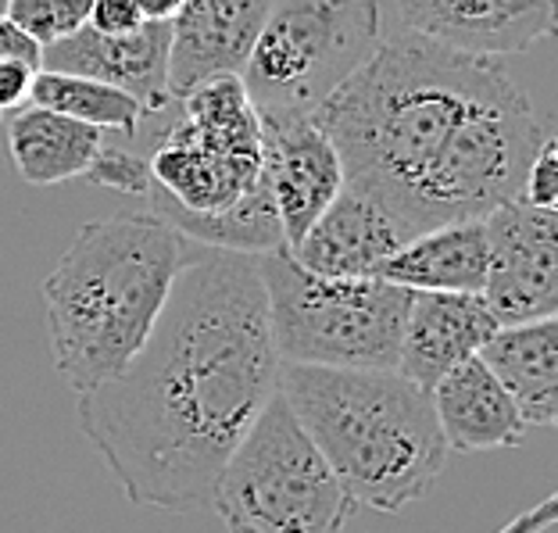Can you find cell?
I'll return each instance as SVG.
<instances>
[{
    "instance_id": "cell-1",
    "label": "cell",
    "mask_w": 558,
    "mask_h": 533,
    "mask_svg": "<svg viewBox=\"0 0 558 533\" xmlns=\"http://www.w3.org/2000/svg\"><path fill=\"white\" fill-rule=\"evenodd\" d=\"M276 379L258 258L208 251L175 276L136 359L75 401V412L125 501L197 512L276 398Z\"/></svg>"
},
{
    "instance_id": "cell-2",
    "label": "cell",
    "mask_w": 558,
    "mask_h": 533,
    "mask_svg": "<svg viewBox=\"0 0 558 533\" xmlns=\"http://www.w3.org/2000/svg\"><path fill=\"white\" fill-rule=\"evenodd\" d=\"M501 61L465 58L412 33H390L315 116L344 183L384 205L412 237L451 140L494 83Z\"/></svg>"
},
{
    "instance_id": "cell-3",
    "label": "cell",
    "mask_w": 558,
    "mask_h": 533,
    "mask_svg": "<svg viewBox=\"0 0 558 533\" xmlns=\"http://www.w3.org/2000/svg\"><path fill=\"white\" fill-rule=\"evenodd\" d=\"M186 262V240L150 211L83 222L40 287L50 354L75 398L136 359Z\"/></svg>"
},
{
    "instance_id": "cell-4",
    "label": "cell",
    "mask_w": 558,
    "mask_h": 533,
    "mask_svg": "<svg viewBox=\"0 0 558 533\" xmlns=\"http://www.w3.org/2000/svg\"><path fill=\"white\" fill-rule=\"evenodd\" d=\"M276 395L354 505L395 516L448 465L429 395L398 373L279 365Z\"/></svg>"
},
{
    "instance_id": "cell-5",
    "label": "cell",
    "mask_w": 558,
    "mask_h": 533,
    "mask_svg": "<svg viewBox=\"0 0 558 533\" xmlns=\"http://www.w3.org/2000/svg\"><path fill=\"white\" fill-rule=\"evenodd\" d=\"M279 365L398 373L412 290L384 279H323L287 251L258 258Z\"/></svg>"
},
{
    "instance_id": "cell-6",
    "label": "cell",
    "mask_w": 558,
    "mask_h": 533,
    "mask_svg": "<svg viewBox=\"0 0 558 533\" xmlns=\"http://www.w3.org/2000/svg\"><path fill=\"white\" fill-rule=\"evenodd\" d=\"M208 505L230 533H344L354 512L279 395L222 465Z\"/></svg>"
},
{
    "instance_id": "cell-7",
    "label": "cell",
    "mask_w": 558,
    "mask_h": 533,
    "mask_svg": "<svg viewBox=\"0 0 558 533\" xmlns=\"http://www.w3.org/2000/svg\"><path fill=\"white\" fill-rule=\"evenodd\" d=\"M379 40L373 0H276L240 83L258 119H315Z\"/></svg>"
},
{
    "instance_id": "cell-8",
    "label": "cell",
    "mask_w": 558,
    "mask_h": 533,
    "mask_svg": "<svg viewBox=\"0 0 558 533\" xmlns=\"http://www.w3.org/2000/svg\"><path fill=\"white\" fill-rule=\"evenodd\" d=\"M180 105L147 158L150 215L215 219L262 183V119L240 80L205 83Z\"/></svg>"
},
{
    "instance_id": "cell-9",
    "label": "cell",
    "mask_w": 558,
    "mask_h": 533,
    "mask_svg": "<svg viewBox=\"0 0 558 533\" xmlns=\"http://www.w3.org/2000/svg\"><path fill=\"white\" fill-rule=\"evenodd\" d=\"M487 283L484 298L498 326L555 319L558 312V215L519 201L484 219Z\"/></svg>"
},
{
    "instance_id": "cell-10",
    "label": "cell",
    "mask_w": 558,
    "mask_h": 533,
    "mask_svg": "<svg viewBox=\"0 0 558 533\" xmlns=\"http://www.w3.org/2000/svg\"><path fill=\"white\" fill-rule=\"evenodd\" d=\"M262 180L272 197L283 247L294 251L344 190V169L315 119H262Z\"/></svg>"
},
{
    "instance_id": "cell-11",
    "label": "cell",
    "mask_w": 558,
    "mask_h": 533,
    "mask_svg": "<svg viewBox=\"0 0 558 533\" xmlns=\"http://www.w3.org/2000/svg\"><path fill=\"white\" fill-rule=\"evenodd\" d=\"M401 29L465 58L501 61L555 33L551 0H404Z\"/></svg>"
},
{
    "instance_id": "cell-12",
    "label": "cell",
    "mask_w": 558,
    "mask_h": 533,
    "mask_svg": "<svg viewBox=\"0 0 558 533\" xmlns=\"http://www.w3.org/2000/svg\"><path fill=\"white\" fill-rule=\"evenodd\" d=\"M272 0H183L169 22V100H183L215 80H240Z\"/></svg>"
},
{
    "instance_id": "cell-13",
    "label": "cell",
    "mask_w": 558,
    "mask_h": 533,
    "mask_svg": "<svg viewBox=\"0 0 558 533\" xmlns=\"http://www.w3.org/2000/svg\"><path fill=\"white\" fill-rule=\"evenodd\" d=\"M412 240L415 237L384 205L344 183L333 205L287 255L298 269L323 279H376V272Z\"/></svg>"
},
{
    "instance_id": "cell-14",
    "label": "cell",
    "mask_w": 558,
    "mask_h": 533,
    "mask_svg": "<svg viewBox=\"0 0 558 533\" xmlns=\"http://www.w3.org/2000/svg\"><path fill=\"white\" fill-rule=\"evenodd\" d=\"M44 72L80 75L100 86H111L133 97L147 119L161 116L172 105L165 90V69H169V25H144L133 36H97L90 25L69 36L40 54Z\"/></svg>"
},
{
    "instance_id": "cell-15",
    "label": "cell",
    "mask_w": 558,
    "mask_h": 533,
    "mask_svg": "<svg viewBox=\"0 0 558 533\" xmlns=\"http://www.w3.org/2000/svg\"><path fill=\"white\" fill-rule=\"evenodd\" d=\"M498 329L480 294H412L398 376L429 395L444 376L476 359Z\"/></svg>"
},
{
    "instance_id": "cell-16",
    "label": "cell",
    "mask_w": 558,
    "mask_h": 533,
    "mask_svg": "<svg viewBox=\"0 0 558 533\" xmlns=\"http://www.w3.org/2000/svg\"><path fill=\"white\" fill-rule=\"evenodd\" d=\"M440 437L448 451H494L519 448L530 437V426L494 379L484 362L469 359L454 373H448L429 390Z\"/></svg>"
},
{
    "instance_id": "cell-17",
    "label": "cell",
    "mask_w": 558,
    "mask_h": 533,
    "mask_svg": "<svg viewBox=\"0 0 558 533\" xmlns=\"http://www.w3.org/2000/svg\"><path fill=\"white\" fill-rule=\"evenodd\" d=\"M498 379L526 426H555L558 419V315L501 326L476 354Z\"/></svg>"
},
{
    "instance_id": "cell-18",
    "label": "cell",
    "mask_w": 558,
    "mask_h": 533,
    "mask_svg": "<svg viewBox=\"0 0 558 533\" xmlns=\"http://www.w3.org/2000/svg\"><path fill=\"white\" fill-rule=\"evenodd\" d=\"M376 279L412 294H484L487 233L480 222H454L404 244Z\"/></svg>"
},
{
    "instance_id": "cell-19",
    "label": "cell",
    "mask_w": 558,
    "mask_h": 533,
    "mask_svg": "<svg viewBox=\"0 0 558 533\" xmlns=\"http://www.w3.org/2000/svg\"><path fill=\"white\" fill-rule=\"evenodd\" d=\"M100 150H105V133L44 108H22L8 130L11 165L29 186L80 180L90 172Z\"/></svg>"
},
{
    "instance_id": "cell-20",
    "label": "cell",
    "mask_w": 558,
    "mask_h": 533,
    "mask_svg": "<svg viewBox=\"0 0 558 533\" xmlns=\"http://www.w3.org/2000/svg\"><path fill=\"white\" fill-rule=\"evenodd\" d=\"M29 108L54 111L61 119L83 122L90 130L105 133L116 130L133 136L144 122V108L133 97H125L111 86H100L94 80H80V75H61V72H36L33 90H29Z\"/></svg>"
},
{
    "instance_id": "cell-21",
    "label": "cell",
    "mask_w": 558,
    "mask_h": 533,
    "mask_svg": "<svg viewBox=\"0 0 558 533\" xmlns=\"http://www.w3.org/2000/svg\"><path fill=\"white\" fill-rule=\"evenodd\" d=\"M90 8L94 0H8V19L47 50L80 33L90 22Z\"/></svg>"
},
{
    "instance_id": "cell-22",
    "label": "cell",
    "mask_w": 558,
    "mask_h": 533,
    "mask_svg": "<svg viewBox=\"0 0 558 533\" xmlns=\"http://www.w3.org/2000/svg\"><path fill=\"white\" fill-rule=\"evenodd\" d=\"M86 180L97 183V186H111L119 194H144L150 190V175H147V158L133 155V150H119V147H108L97 155V161L90 165Z\"/></svg>"
},
{
    "instance_id": "cell-23",
    "label": "cell",
    "mask_w": 558,
    "mask_h": 533,
    "mask_svg": "<svg viewBox=\"0 0 558 533\" xmlns=\"http://www.w3.org/2000/svg\"><path fill=\"white\" fill-rule=\"evenodd\" d=\"M555 136L548 133L541 140L534 161L526 165L523 172V183H519V205L526 208H541V211H555V201H558V161H555Z\"/></svg>"
},
{
    "instance_id": "cell-24",
    "label": "cell",
    "mask_w": 558,
    "mask_h": 533,
    "mask_svg": "<svg viewBox=\"0 0 558 533\" xmlns=\"http://www.w3.org/2000/svg\"><path fill=\"white\" fill-rule=\"evenodd\" d=\"M90 29L97 36H111V40H119V36H133L144 29V11H140V0H97L90 8Z\"/></svg>"
},
{
    "instance_id": "cell-25",
    "label": "cell",
    "mask_w": 558,
    "mask_h": 533,
    "mask_svg": "<svg viewBox=\"0 0 558 533\" xmlns=\"http://www.w3.org/2000/svg\"><path fill=\"white\" fill-rule=\"evenodd\" d=\"M40 54L44 50L36 47L15 22H11L8 15L0 19V61H19V65H29V69L40 72Z\"/></svg>"
},
{
    "instance_id": "cell-26",
    "label": "cell",
    "mask_w": 558,
    "mask_h": 533,
    "mask_svg": "<svg viewBox=\"0 0 558 533\" xmlns=\"http://www.w3.org/2000/svg\"><path fill=\"white\" fill-rule=\"evenodd\" d=\"M36 69L19 65V61H0V111L22 108L29 100Z\"/></svg>"
},
{
    "instance_id": "cell-27",
    "label": "cell",
    "mask_w": 558,
    "mask_h": 533,
    "mask_svg": "<svg viewBox=\"0 0 558 533\" xmlns=\"http://www.w3.org/2000/svg\"><path fill=\"white\" fill-rule=\"evenodd\" d=\"M551 512H555V501L548 498V501H541V509L526 512L523 519H515V523L505 530V533H541V530H548L551 519H555Z\"/></svg>"
},
{
    "instance_id": "cell-28",
    "label": "cell",
    "mask_w": 558,
    "mask_h": 533,
    "mask_svg": "<svg viewBox=\"0 0 558 533\" xmlns=\"http://www.w3.org/2000/svg\"><path fill=\"white\" fill-rule=\"evenodd\" d=\"M8 15V0H0V19H4Z\"/></svg>"
}]
</instances>
